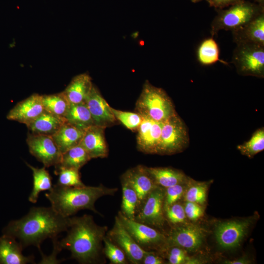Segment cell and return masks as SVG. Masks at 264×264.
<instances>
[{"instance_id": "cell-1", "label": "cell", "mask_w": 264, "mask_h": 264, "mask_svg": "<svg viewBox=\"0 0 264 264\" xmlns=\"http://www.w3.org/2000/svg\"><path fill=\"white\" fill-rule=\"evenodd\" d=\"M71 217H64L52 207H33L20 219L11 221L3 230V234L18 239L23 248L40 245L47 238L54 239L67 231Z\"/></svg>"}, {"instance_id": "cell-2", "label": "cell", "mask_w": 264, "mask_h": 264, "mask_svg": "<svg viewBox=\"0 0 264 264\" xmlns=\"http://www.w3.org/2000/svg\"><path fill=\"white\" fill-rule=\"evenodd\" d=\"M107 230V226L97 225L89 215L72 217L66 236L57 243L61 250H69L71 258L80 264L96 263Z\"/></svg>"}, {"instance_id": "cell-3", "label": "cell", "mask_w": 264, "mask_h": 264, "mask_svg": "<svg viewBox=\"0 0 264 264\" xmlns=\"http://www.w3.org/2000/svg\"><path fill=\"white\" fill-rule=\"evenodd\" d=\"M117 190V188H109L102 184L69 187L56 184L45 196L57 213L64 217H70L83 209L99 213L94 205L97 200L103 196H113Z\"/></svg>"}, {"instance_id": "cell-4", "label": "cell", "mask_w": 264, "mask_h": 264, "mask_svg": "<svg viewBox=\"0 0 264 264\" xmlns=\"http://www.w3.org/2000/svg\"><path fill=\"white\" fill-rule=\"evenodd\" d=\"M135 110L142 116L162 122L177 114L173 101L165 91L148 81L143 85Z\"/></svg>"}, {"instance_id": "cell-5", "label": "cell", "mask_w": 264, "mask_h": 264, "mask_svg": "<svg viewBox=\"0 0 264 264\" xmlns=\"http://www.w3.org/2000/svg\"><path fill=\"white\" fill-rule=\"evenodd\" d=\"M262 12V6L242 0L226 10L219 11L212 22L211 33L215 35L220 30H239Z\"/></svg>"}, {"instance_id": "cell-6", "label": "cell", "mask_w": 264, "mask_h": 264, "mask_svg": "<svg viewBox=\"0 0 264 264\" xmlns=\"http://www.w3.org/2000/svg\"><path fill=\"white\" fill-rule=\"evenodd\" d=\"M189 143L187 128L177 114L162 122L157 154L171 155L180 153Z\"/></svg>"}, {"instance_id": "cell-7", "label": "cell", "mask_w": 264, "mask_h": 264, "mask_svg": "<svg viewBox=\"0 0 264 264\" xmlns=\"http://www.w3.org/2000/svg\"><path fill=\"white\" fill-rule=\"evenodd\" d=\"M233 61L239 73L243 75L264 77V46L238 43L234 53Z\"/></svg>"}, {"instance_id": "cell-8", "label": "cell", "mask_w": 264, "mask_h": 264, "mask_svg": "<svg viewBox=\"0 0 264 264\" xmlns=\"http://www.w3.org/2000/svg\"><path fill=\"white\" fill-rule=\"evenodd\" d=\"M117 216L135 242L144 250L149 251L167 244V238L153 227L129 219L121 211Z\"/></svg>"}, {"instance_id": "cell-9", "label": "cell", "mask_w": 264, "mask_h": 264, "mask_svg": "<svg viewBox=\"0 0 264 264\" xmlns=\"http://www.w3.org/2000/svg\"><path fill=\"white\" fill-rule=\"evenodd\" d=\"M26 141L30 153L44 167L59 163L62 154L51 136L28 132Z\"/></svg>"}, {"instance_id": "cell-10", "label": "cell", "mask_w": 264, "mask_h": 264, "mask_svg": "<svg viewBox=\"0 0 264 264\" xmlns=\"http://www.w3.org/2000/svg\"><path fill=\"white\" fill-rule=\"evenodd\" d=\"M165 191L157 186L148 195L141 205L134 220L150 226L161 228L165 223L163 214Z\"/></svg>"}, {"instance_id": "cell-11", "label": "cell", "mask_w": 264, "mask_h": 264, "mask_svg": "<svg viewBox=\"0 0 264 264\" xmlns=\"http://www.w3.org/2000/svg\"><path fill=\"white\" fill-rule=\"evenodd\" d=\"M108 237L120 247L128 259L132 264L142 263L147 250L143 249L134 240L116 216L112 228Z\"/></svg>"}, {"instance_id": "cell-12", "label": "cell", "mask_w": 264, "mask_h": 264, "mask_svg": "<svg viewBox=\"0 0 264 264\" xmlns=\"http://www.w3.org/2000/svg\"><path fill=\"white\" fill-rule=\"evenodd\" d=\"M250 220H230L218 224L215 235L219 245L230 249L238 247L246 234Z\"/></svg>"}, {"instance_id": "cell-13", "label": "cell", "mask_w": 264, "mask_h": 264, "mask_svg": "<svg viewBox=\"0 0 264 264\" xmlns=\"http://www.w3.org/2000/svg\"><path fill=\"white\" fill-rule=\"evenodd\" d=\"M204 238L203 230L194 224H184L173 228L168 238L167 244L185 250L196 251L202 245Z\"/></svg>"}, {"instance_id": "cell-14", "label": "cell", "mask_w": 264, "mask_h": 264, "mask_svg": "<svg viewBox=\"0 0 264 264\" xmlns=\"http://www.w3.org/2000/svg\"><path fill=\"white\" fill-rule=\"evenodd\" d=\"M85 103L89 110L94 125L106 128L117 121L110 107L98 89L94 85L87 97Z\"/></svg>"}, {"instance_id": "cell-15", "label": "cell", "mask_w": 264, "mask_h": 264, "mask_svg": "<svg viewBox=\"0 0 264 264\" xmlns=\"http://www.w3.org/2000/svg\"><path fill=\"white\" fill-rule=\"evenodd\" d=\"M142 117V122L136 131L137 149L145 154H157L162 122Z\"/></svg>"}, {"instance_id": "cell-16", "label": "cell", "mask_w": 264, "mask_h": 264, "mask_svg": "<svg viewBox=\"0 0 264 264\" xmlns=\"http://www.w3.org/2000/svg\"><path fill=\"white\" fill-rule=\"evenodd\" d=\"M121 178L127 182L136 193L139 207L158 186L148 172L146 167L142 165L129 169L122 175Z\"/></svg>"}, {"instance_id": "cell-17", "label": "cell", "mask_w": 264, "mask_h": 264, "mask_svg": "<svg viewBox=\"0 0 264 264\" xmlns=\"http://www.w3.org/2000/svg\"><path fill=\"white\" fill-rule=\"evenodd\" d=\"M44 110L42 95L33 93L18 102L9 111L6 118L9 120L27 125L38 117Z\"/></svg>"}, {"instance_id": "cell-18", "label": "cell", "mask_w": 264, "mask_h": 264, "mask_svg": "<svg viewBox=\"0 0 264 264\" xmlns=\"http://www.w3.org/2000/svg\"><path fill=\"white\" fill-rule=\"evenodd\" d=\"M105 128L92 125L85 131L80 144L85 149L91 159L104 158L109 150L105 136Z\"/></svg>"}, {"instance_id": "cell-19", "label": "cell", "mask_w": 264, "mask_h": 264, "mask_svg": "<svg viewBox=\"0 0 264 264\" xmlns=\"http://www.w3.org/2000/svg\"><path fill=\"white\" fill-rule=\"evenodd\" d=\"M22 244L12 236L3 234L0 237V264L35 263L33 256L22 254Z\"/></svg>"}, {"instance_id": "cell-20", "label": "cell", "mask_w": 264, "mask_h": 264, "mask_svg": "<svg viewBox=\"0 0 264 264\" xmlns=\"http://www.w3.org/2000/svg\"><path fill=\"white\" fill-rule=\"evenodd\" d=\"M93 85L89 75L83 73L74 76L63 92L70 104L85 102Z\"/></svg>"}, {"instance_id": "cell-21", "label": "cell", "mask_w": 264, "mask_h": 264, "mask_svg": "<svg viewBox=\"0 0 264 264\" xmlns=\"http://www.w3.org/2000/svg\"><path fill=\"white\" fill-rule=\"evenodd\" d=\"M238 43L264 46V14L262 12L243 27L234 31Z\"/></svg>"}, {"instance_id": "cell-22", "label": "cell", "mask_w": 264, "mask_h": 264, "mask_svg": "<svg viewBox=\"0 0 264 264\" xmlns=\"http://www.w3.org/2000/svg\"><path fill=\"white\" fill-rule=\"evenodd\" d=\"M66 122L64 117L44 110L26 126L32 133L52 136Z\"/></svg>"}, {"instance_id": "cell-23", "label": "cell", "mask_w": 264, "mask_h": 264, "mask_svg": "<svg viewBox=\"0 0 264 264\" xmlns=\"http://www.w3.org/2000/svg\"><path fill=\"white\" fill-rule=\"evenodd\" d=\"M85 131L66 121L51 136L61 154L80 144Z\"/></svg>"}, {"instance_id": "cell-24", "label": "cell", "mask_w": 264, "mask_h": 264, "mask_svg": "<svg viewBox=\"0 0 264 264\" xmlns=\"http://www.w3.org/2000/svg\"><path fill=\"white\" fill-rule=\"evenodd\" d=\"M146 169L158 186L166 188L184 183L187 180L183 172L173 168L146 167Z\"/></svg>"}, {"instance_id": "cell-25", "label": "cell", "mask_w": 264, "mask_h": 264, "mask_svg": "<svg viewBox=\"0 0 264 264\" xmlns=\"http://www.w3.org/2000/svg\"><path fill=\"white\" fill-rule=\"evenodd\" d=\"M64 118L67 123L84 131L94 125L90 113L85 102L70 104Z\"/></svg>"}, {"instance_id": "cell-26", "label": "cell", "mask_w": 264, "mask_h": 264, "mask_svg": "<svg viewBox=\"0 0 264 264\" xmlns=\"http://www.w3.org/2000/svg\"><path fill=\"white\" fill-rule=\"evenodd\" d=\"M26 165L31 170L33 175V188L28 197V200L37 202L39 194L44 191H50L52 187L51 177L45 167L36 168L27 162Z\"/></svg>"}, {"instance_id": "cell-27", "label": "cell", "mask_w": 264, "mask_h": 264, "mask_svg": "<svg viewBox=\"0 0 264 264\" xmlns=\"http://www.w3.org/2000/svg\"><path fill=\"white\" fill-rule=\"evenodd\" d=\"M90 159L87 151L79 144L62 154L60 162L56 166L80 170Z\"/></svg>"}, {"instance_id": "cell-28", "label": "cell", "mask_w": 264, "mask_h": 264, "mask_svg": "<svg viewBox=\"0 0 264 264\" xmlns=\"http://www.w3.org/2000/svg\"><path fill=\"white\" fill-rule=\"evenodd\" d=\"M197 58L202 65L209 66L217 62H225L220 59V49L216 41L213 38L203 40L197 50Z\"/></svg>"}, {"instance_id": "cell-29", "label": "cell", "mask_w": 264, "mask_h": 264, "mask_svg": "<svg viewBox=\"0 0 264 264\" xmlns=\"http://www.w3.org/2000/svg\"><path fill=\"white\" fill-rule=\"evenodd\" d=\"M42 101L44 110L63 117H64L70 105L63 91L42 95Z\"/></svg>"}, {"instance_id": "cell-30", "label": "cell", "mask_w": 264, "mask_h": 264, "mask_svg": "<svg viewBox=\"0 0 264 264\" xmlns=\"http://www.w3.org/2000/svg\"><path fill=\"white\" fill-rule=\"evenodd\" d=\"M122 188V201L121 212L129 219L134 220L136 211L139 207L136 193L124 179L121 178Z\"/></svg>"}, {"instance_id": "cell-31", "label": "cell", "mask_w": 264, "mask_h": 264, "mask_svg": "<svg viewBox=\"0 0 264 264\" xmlns=\"http://www.w3.org/2000/svg\"><path fill=\"white\" fill-rule=\"evenodd\" d=\"M237 149L242 155L249 158L263 151L264 150V128L257 129L248 141L239 145Z\"/></svg>"}, {"instance_id": "cell-32", "label": "cell", "mask_w": 264, "mask_h": 264, "mask_svg": "<svg viewBox=\"0 0 264 264\" xmlns=\"http://www.w3.org/2000/svg\"><path fill=\"white\" fill-rule=\"evenodd\" d=\"M55 173L58 176L56 183L58 185L69 187H78L85 185L81 179L79 170L55 166Z\"/></svg>"}, {"instance_id": "cell-33", "label": "cell", "mask_w": 264, "mask_h": 264, "mask_svg": "<svg viewBox=\"0 0 264 264\" xmlns=\"http://www.w3.org/2000/svg\"><path fill=\"white\" fill-rule=\"evenodd\" d=\"M104 254L111 264H125L127 263L126 256L122 249L115 244L108 236L103 240Z\"/></svg>"}, {"instance_id": "cell-34", "label": "cell", "mask_w": 264, "mask_h": 264, "mask_svg": "<svg viewBox=\"0 0 264 264\" xmlns=\"http://www.w3.org/2000/svg\"><path fill=\"white\" fill-rule=\"evenodd\" d=\"M112 111L117 121L132 131H137L142 122V116L136 112L122 111L112 108Z\"/></svg>"}, {"instance_id": "cell-35", "label": "cell", "mask_w": 264, "mask_h": 264, "mask_svg": "<svg viewBox=\"0 0 264 264\" xmlns=\"http://www.w3.org/2000/svg\"><path fill=\"white\" fill-rule=\"evenodd\" d=\"M207 190L206 183H192L185 193V199L186 201L203 204L206 201Z\"/></svg>"}, {"instance_id": "cell-36", "label": "cell", "mask_w": 264, "mask_h": 264, "mask_svg": "<svg viewBox=\"0 0 264 264\" xmlns=\"http://www.w3.org/2000/svg\"><path fill=\"white\" fill-rule=\"evenodd\" d=\"M168 254V259L171 264H199L197 259L191 258L187 255L185 249L176 246H171Z\"/></svg>"}, {"instance_id": "cell-37", "label": "cell", "mask_w": 264, "mask_h": 264, "mask_svg": "<svg viewBox=\"0 0 264 264\" xmlns=\"http://www.w3.org/2000/svg\"><path fill=\"white\" fill-rule=\"evenodd\" d=\"M183 183L166 188L164 199V210L181 198L184 193V186L182 185Z\"/></svg>"}, {"instance_id": "cell-38", "label": "cell", "mask_w": 264, "mask_h": 264, "mask_svg": "<svg viewBox=\"0 0 264 264\" xmlns=\"http://www.w3.org/2000/svg\"><path fill=\"white\" fill-rule=\"evenodd\" d=\"M164 210L167 219L171 223L179 224L185 221L186 215L184 207L180 204L176 202Z\"/></svg>"}, {"instance_id": "cell-39", "label": "cell", "mask_w": 264, "mask_h": 264, "mask_svg": "<svg viewBox=\"0 0 264 264\" xmlns=\"http://www.w3.org/2000/svg\"><path fill=\"white\" fill-rule=\"evenodd\" d=\"M186 217L192 220H196L203 215V209L199 204L186 201L184 207Z\"/></svg>"}, {"instance_id": "cell-40", "label": "cell", "mask_w": 264, "mask_h": 264, "mask_svg": "<svg viewBox=\"0 0 264 264\" xmlns=\"http://www.w3.org/2000/svg\"><path fill=\"white\" fill-rule=\"evenodd\" d=\"M142 263L144 264H162V259L154 252L147 251L144 255Z\"/></svg>"}, {"instance_id": "cell-41", "label": "cell", "mask_w": 264, "mask_h": 264, "mask_svg": "<svg viewBox=\"0 0 264 264\" xmlns=\"http://www.w3.org/2000/svg\"><path fill=\"white\" fill-rule=\"evenodd\" d=\"M211 6L221 9L229 5H232L242 0H205Z\"/></svg>"}, {"instance_id": "cell-42", "label": "cell", "mask_w": 264, "mask_h": 264, "mask_svg": "<svg viewBox=\"0 0 264 264\" xmlns=\"http://www.w3.org/2000/svg\"><path fill=\"white\" fill-rule=\"evenodd\" d=\"M250 262L246 258H241L235 260H226L224 264H246Z\"/></svg>"}, {"instance_id": "cell-43", "label": "cell", "mask_w": 264, "mask_h": 264, "mask_svg": "<svg viewBox=\"0 0 264 264\" xmlns=\"http://www.w3.org/2000/svg\"><path fill=\"white\" fill-rule=\"evenodd\" d=\"M257 2H259L261 5H262V3H264V0H255Z\"/></svg>"}, {"instance_id": "cell-44", "label": "cell", "mask_w": 264, "mask_h": 264, "mask_svg": "<svg viewBox=\"0 0 264 264\" xmlns=\"http://www.w3.org/2000/svg\"><path fill=\"white\" fill-rule=\"evenodd\" d=\"M192 2H194V3H196V2H199V1H200L202 0H191Z\"/></svg>"}]
</instances>
